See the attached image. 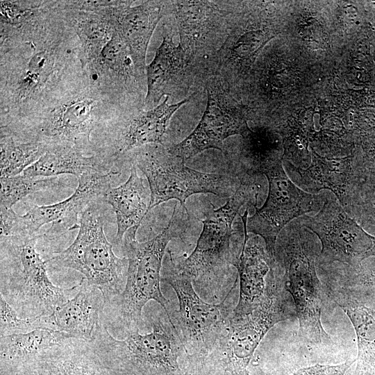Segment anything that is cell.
Returning a JSON list of instances; mask_svg holds the SVG:
<instances>
[{
	"label": "cell",
	"mask_w": 375,
	"mask_h": 375,
	"mask_svg": "<svg viewBox=\"0 0 375 375\" xmlns=\"http://www.w3.org/2000/svg\"><path fill=\"white\" fill-rule=\"evenodd\" d=\"M84 74L78 37L57 1L23 24H0L1 128L25 122Z\"/></svg>",
	"instance_id": "6da1fadb"
},
{
	"label": "cell",
	"mask_w": 375,
	"mask_h": 375,
	"mask_svg": "<svg viewBox=\"0 0 375 375\" xmlns=\"http://www.w3.org/2000/svg\"><path fill=\"white\" fill-rule=\"evenodd\" d=\"M121 110L85 73L31 118L6 132L22 141L44 142L49 148L69 147L95 155L97 139Z\"/></svg>",
	"instance_id": "7a4b0ae2"
},
{
	"label": "cell",
	"mask_w": 375,
	"mask_h": 375,
	"mask_svg": "<svg viewBox=\"0 0 375 375\" xmlns=\"http://www.w3.org/2000/svg\"><path fill=\"white\" fill-rule=\"evenodd\" d=\"M177 204L167 226L146 242L136 240L138 229L128 230L124 236L128 259L127 277L123 292L106 302L102 322L119 326L126 334L140 330L142 310L151 300L156 301L169 318V301L160 290V269L165 249L171 240L181 235L187 225L178 216Z\"/></svg>",
	"instance_id": "3957f363"
},
{
	"label": "cell",
	"mask_w": 375,
	"mask_h": 375,
	"mask_svg": "<svg viewBox=\"0 0 375 375\" xmlns=\"http://www.w3.org/2000/svg\"><path fill=\"white\" fill-rule=\"evenodd\" d=\"M151 332L140 330L117 340L101 322L91 342L96 353L112 375H183L180 360L187 356L182 339L167 313L151 316Z\"/></svg>",
	"instance_id": "277c9868"
},
{
	"label": "cell",
	"mask_w": 375,
	"mask_h": 375,
	"mask_svg": "<svg viewBox=\"0 0 375 375\" xmlns=\"http://www.w3.org/2000/svg\"><path fill=\"white\" fill-rule=\"evenodd\" d=\"M37 238H1L0 292L26 319L51 315L80 285L65 289L51 282L47 265L36 250Z\"/></svg>",
	"instance_id": "5b68a950"
},
{
	"label": "cell",
	"mask_w": 375,
	"mask_h": 375,
	"mask_svg": "<svg viewBox=\"0 0 375 375\" xmlns=\"http://www.w3.org/2000/svg\"><path fill=\"white\" fill-rule=\"evenodd\" d=\"M317 253L307 231L290 227L280 239L275 258L284 268L282 277L294 305L299 338L308 347H322L331 338L321 321L323 299L327 295L317 274Z\"/></svg>",
	"instance_id": "8992f818"
},
{
	"label": "cell",
	"mask_w": 375,
	"mask_h": 375,
	"mask_svg": "<svg viewBox=\"0 0 375 375\" xmlns=\"http://www.w3.org/2000/svg\"><path fill=\"white\" fill-rule=\"evenodd\" d=\"M74 242L65 250L45 260L55 269L69 268L81 273L103 294L106 303L120 294L126 285L127 258H119L104 233V219L94 203L81 213Z\"/></svg>",
	"instance_id": "52a82bcc"
},
{
	"label": "cell",
	"mask_w": 375,
	"mask_h": 375,
	"mask_svg": "<svg viewBox=\"0 0 375 375\" xmlns=\"http://www.w3.org/2000/svg\"><path fill=\"white\" fill-rule=\"evenodd\" d=\"M267 287V296L256 309L241 315L231 314L225 335L203 362L224 373L247 372L255 350L268 331L297 315L281 276L270 274Z\"/></svg>",
	"instance_id": "ba28073f"
},
{
	"label": "cell",
	"mask_w": 375,
	"mask_h": 375,
	"mask_svg": "<svg viewBox=\"0 0 375 375\" xmlns=\"http://www.w3.org/2000/svg\"><path fill=\"white\" fill-rule=\"evenodd\" d=\"M133 165L147 177L150 190L149 210L169 199H177L185 212V201L197 193L229 198L237 190L228 176L200 172L162 144H151L133 151Z\"/></svg>",
	"instance_id": "9c48e42d"
},
{
	"label": "cell",
	"mask_w": 375,
	"mask_h": 375,
	"mask_svg": "<svg viewBox=\"0 0 375 375\" xmlns=\"http://www.w3.org/2000/svg\"><path fill=\"white\" fill-rule=\"evenodd\" d=\"M250 192L249 186L241 183L224 206L215 209L210 203L194 251L178 265L174 263L197 288L216 282L228 266L235 267L242 249L231 246L232 225Z\"/></svg>",
	"instance_id": "30bf717a"
},
{
	"label": "cell",
	"mask_w": 375,
	"mask_h": 375,
	"mask_svg": "<svg viewBox=\"0 0 375 375\" xmlns=\"http://www.w3.org/2000/svg\"><path fill=\"white\" fill-rule=\"evenodd\" d=\"M163 281L175 291L178 310L172 312L169 319L179 333L187 356L192 360H203L225 335L233 309L225 299L219 303H209L197 293L191 278L174 267Z\"/></svg>",
	"instance_id": "8fae6325"
},
{
	"label": "cell",
	"mask_w": 375,
	"mask_h": 375,
	"mask_svg": "<svg viewBox=\"0 0 375 375\" xmlns=\"http://www.w3.org/2000/svg\"><path fill=\"white\" fill-rule=\"evenodd\" d=\"M261 174L268 180V195L260 208L248 217L247 210L240 217L248 233L262 237L266 251L275 261L276 244L281 231L292 219L306 213L320 210L326 199L297 187L285 173L282 160L269 165Z\"/></svg>",
	"instance_id": "7c38bea8"
},
{
	"label": "cell",
	"mask_w": 375,
	"mask_h": 375,
	"mask_svg": "<svg viewBox=\"0 0 375 375\" xmlns=\"http://www.w3.org/2000/svg\"><path fill=\"white\" fill-rule=\"evenodd\" d=\"M179 44L188 57L215 75V57L223 45L240 1L174 0Z\"/></svg>",
	"instance_id": "4fadbf2b"
},
{
	"label": "cell",
	"mask_w": 375,
	"mask_h": 375,
	"mask_svg": "<svg viewBox=\"0 0 375 375\" xmlns=\"http://www.w3.org/2000/svg\"><path fill=\"white\" fill-rule=\"evenodd\" d=\"M259 8L240 1L226 40L215 57V75L231 93L246 78L261 49L275 35L269 17Z\"/></svg>",
	"instance_id": "5bb4252c"
},
{
	"label": "cell",
	"mask_w": 375,
	"mask_h": 375,
	"mask_svg": "<svg viewBox=\"0 0 375 375\" xmlns=\"http://www.w3.org/2000/svg\"><path fill=\"white\" fill-rule=\"evenodd\" d=\"M205 90L207 104L197 126L180 143L168 147L185 162L209 149L224 151V140L250 131L247 124L250 109L233 98L218 76L210 78Z\"/></svg>",
	"instance_id": "9a60e30c"
},
{
	"label": "cell",
	"mask_w": 375,
	"mask_h": 375,
	"mask_svg": "<svg viewBox=\"0 0 375 375\" xmlns=\"http://www.w3.org/2000/svg\"><path fill=\"white\" fill-rule=\"evenodd\" d=\"M199 92L175 103L166 97L156 107L147 110L133 108L121 110L108 124L96 141V153L109 162L144 145L162 144L174 114L191 101Z\"/></svg>",
	"instance_id": "2e32d148"
},
{
	"label": "cell",
	"mask_w": 375,
	"mask_h": 375,
	"mask_svg": "<svg viewBox=\"0 0 375 375\" xmlns=\"http://www.w3.org/2000/svg\"><path fill=\"white\" fill-rule=\"evenodd\" d=\"M303 224L320 240L319 265L335 262L355 266L375 256V236L366 232L334 199H326L317 215H305Z\"/></svg>",
	"instance_id": "e0dca14e"
},
{
	"label": "cell",
	"mask_w": 375,
	"mask_h": 375,
	"mask_svg": "<svg viewBox=\"0 0 375 375\" xmlns=\"http://www.w3.org/2000/svg\"><path fill=\"white\" fill-rule=\"evenodd\" d=\"M212 76L208 69L191 60L180 44H176L169 32H164L153 59L146 67L144 108L156 107L164 97L181 101L192 94L190 92L199 93Z\"/></svg>",
	"instance_id": "ac0fdd59"
},
{
	"label": "cell",
	"mask_w": 375,
	"mask_h": 375,
	"mask_svg": "<svg viewBox=\"0 0 375 375\" xmlns=\"http://www.w3.org/2000/svg\"><path fill=\"white\" fill-rule=\"evenodd\" d=\"M111 171L90 172L78 178V186L68 198L50 205H34L24 215L12 208L3 210L0 215L1 236L3 238L35 237L44 224L62 220L71 215L80 213L96 198L104 196L111 188Z\"/></svg>",
	"instance_id": "d6986e66"
},
{
	"label": "cell",
	"mask_w": 375,
	"mask_h": 375,
	"mask_svg": "<svg viewBox=\"0 0 375 375\" xmlns=\"http://www.w3.org/2000/svg\"><path fill=\"white\" fill-rule=\"evenodd\" d=\"M84 72L101 92L123 109L144 108L147 85L138 78L130 51L115 31Z\"/></svg>",
	"instance_id": "ffe728a7"
},
{
	"label": "cell",
	"mask_w": 375,
	"mask_h": 375,
	"mask_svg": "<svg viewBox=\"0 0 375 375\" xmlns=\"http://www.w3.org/2000/svg\"><path fill=\"white\" fill-rule=\"evenodd\" d=\"M109 11L115 31L130 51L139 79L147 85L148 45L160 20L172 15L171 1L112 0Z\"/></svg>",
	"instance_id": "44dd1931"
},
{
	"label": "cell",
	"mask_w": 375,
	"mask_h": 375,
	"mask_svg": "<svg viewBox=\"0 0 375 375\" xmlns=\"http://www.w3.org/2000/svg\"><path fill=\"white\" fill-rule=\"evenodd\" d=\"M300 176L306 192L316 194L326 189L335 195L346 210L359 188L370 174L353 156L328 158L312 149L310 165L305 169L293 167Z\"/></svg>",
	"instance_id": "7402d4cb"
},
{
	"label": "cell",
	"mask_w": 375,
	"mask_h": 375,
	"mask_svg": "<svg viewBox=\"0 0 375 375\" xmlns=\"http://www.w3.org/2000/svg\"><path fill=\"white\" fill-rule=\"evenodd\" d=\"M76 294L51 315L36 319L37 328L66 333L72 338L92 341L101 322L106 305L102 292L85 278Z\"/></svg>",
	"instance_id": "603a6c76"
},
{
	"label": "cell",
	"mask_w": 375,
	"mask_h": 375,
	"mask_svg": "<svg viewBox=\"0 0 375 375\" xmlns=\"http://www.w3.org/2000/svg\"><path fill=\"white\" fill-rule=\"evenodd\" d=\"M112 1H57V7L78 37L84 67L99 56L115 28L109 12Z\"/></svg>",
	"instance_id": "cb8c5ba5"
},
{
	"label": "cell",
	"mask_w": 375,
	"mask_h": 375,
	"mask_svg": "<svg viewBox=\"0 0 375 375\" xmlns=\"http://www.w3.org/2000/svg\"><path fill=\"white\" fill-rule=\"evenodd\" d=\"M244 235L241 253L235 267L240 292L238 303L232 312L234 315L249 313L263 303L268 293L267 276L276 262L258 240L250 238L244 226Z\"/></svg>",
	"instance_id": "d4e9b609"
},
{
	"label": "cell",
	"mask_w": 375,
	"mask_h": 375,
	"mask_svg": "<svg viewBox=\"0 0 375 375\" xmlns=\"http://www.w3.org/2000/svg\"><path fill=\"white\" fill-rule=\"evenodd\" d=\"M28 375H112L90 341L69 338L45 352Z\"/></svg>",
	"instance_id": "484cf974"
},
{
	"label": "cell",
	"mask_w": 375,
	"mask_h": 375,
	"mask_svg": "<svg viewBox=\"0 0 375 375\" xmlns=\"http://www.w3.org/2000/svg\"><path fill=\"white\" fill-rule=\"evenodd\" d=\"M0 338L1 369L24 372H28L45 352L72 338L66 333L44 328Z\"/></svg>",
	"instance_id": "4316f807"
},
{
	"label": "cell",
	"mask_w": 375,
	"mask_h": 375,
	"mask_svg": "<svg viewBox=\"0 0 375 375\" xmlns=\"http://www.w3.org/2000/svg\"><path fill=\"white\" fill-rule=\"evenodd\" d=\"M103 197L116 215L115 243L119 244L128 230L138 229L149 210L150 190L138 176L137 167L133 165L127 181L117 187L110 188Z\"/></svg>",
	"instance_id": "83f0119b"
},
{
	"label": "cell",
	"mask_w": 375,
	"mask_h": 375,
	"mask_svg": "<svg viewBox=\"0 0 375 375\" xmlns=\"http://www.w3.org/2000/svg\"><path fill=\"white\" fill-rule=\"evenodd\" d=\"M340 265L324 279L327 297L333 301H355L375 310V256L355 266Z\"/></svg>",
	"instance_id": "f1b7e54d"
},
{
	"label": "cell",
	"mask_w": 375,
	"mask_h": 375,
	"mask_svg": "<svg viewBox=\"0 0 375 375\" xmlns=\"http://www.w3.org/2000/svg\"><path fill=\"white\" fill-rule=\"evenodd\" d=\"M110 165L99 156H88L72 147L58 146L49 148L22 174L35 178L72 174L78 178L90 172H110Z\"/></svg>",
	"instance_id": "f546056e"
},
{
	"label": "cell",
	"mask_w": 375,
	"mask_h": 375,
	"mask_svg": "<svg viewBox=\"0 0 375 375\" xmlns=\"http://www.w3.org/2000/svg\"><path fill=\"white\" fill-rule=\"evenodd\" d=\"M349 318L357 338L356 375H375V310L357 302L335 299Z\"/></svg>",
	"instance_id": "4dcf8cb0"
},
{
	"label": "cell",
	"mask_w": 375,
	"mask_h": 375,
	"mask_svg": "<svg viewBox=\"0 0 375 375\" xmlns=\"http://www.w3.org/2000/svg\"><path fill=\"white\" fill-rule=\"evenodd\" d=\"M0 136L1 178L19 175L49 149L44 142L19 140L6 132Z\"/></svg>",
	"instance_id": "1f68e13d"
},
{
	"label": "cell",
	"mask_w": 375,
	"mask_h": 375,
	"mask_svg": "<svg viewBox=\"0 0 375 375\" xmlns=\"http://www.w3.org/2000/svg\"><path fill=\"white\" fill-rule=\"evenodd\" d=\"M278 143L267 129H250L242 135L240 153L249 174H261L267 165L282 160L283 156L278 155Z\"/></svg>",
	"instance_id": "d6a6232c"
},
{
	"label": "cell",
	"mask_w": 375,
	"mask_h": 375,
	"mask_svg": "<svg viewBox=\"0 0 375 375\" xmlns=\"http://www.w3.org/2000/svg\"><path fill=\"white\" fill-rule=\"evenodd\" d=\"M59 181L57 176L38 178L24 174L1 178L0 208H12L26 196L58 186Z\"/></svg>",
	"instance_id": "836d02e7"
},
{
	"label": "cell",
	"mask_w": 375,
	"mask_h": 375,
	"mask_svg": "<svg viewBox=\"0 0 375 375\" xmlns=\"http://www.w3.org/2000/svg\"><path fill=\"white\" fill-rule=\"evenodd\" d=\"M347 210L362 224L375 222V175L362 184Z\"/></svg>",
	"instance_id": "e575fe53"
},
{
	"label": "cell",
	"mask_w": 375,
	"mask_h": 375,
	"mask_svg": "<svg viewBox=\"0 0 375 375\" xmlns=\"http://www.w3.org/2000/svg\"><path fill=\"white\" fill-rule=\"evenodd\" d=\"M35 319L22 317L0 294V335L1 336L27 333L35 329Z\"/></svg>",
	"instance_id": "d590c367"
},
{
	"label": "cell",
	"mask_w": 375,
	"mask_h": 375,
	"mask_svg": "<svg viewBox=\"0 0 375 375\" xmlns=\"http://www.w3.org/2000/svg\"><path fill=\"white\" fill-rule=\"evenodd\" d=\"M354 360H348L337 365L315 364L296 370L292 375H345Z\"/></svg>",
	"instance_id": "8d00e7d4"
},
{
	"label": "cell",
	"mask_w": 375,
	"mask_h": 375,
	"mask_svg": "<svg viewBox=\"0 0 375 375\" xmlns=\"http://www.w3.org/2000/svg\"><path fill=\"white\" fill-rule=\"evenodd\" d=\"M183 375H224V374L204 365L189 362Z\"/></svg>",
	"instance_id": "74e56055"
},
{
	"label": "cell",
	"mask_w": 375,
	"mask_h": 375,
	"mask_svg": "<svg viewBox=\"0 0 375 375\" xmlns=\"http://www.w3.org/2000/svg\"><path fill=\"white\" fill-rule=\"evenodd\" d=\"M224 375H248V372H244V373H238V372H225Z\"/></svg>",
	"instance_id": "f35d334b"
},
{
	"label": "cell",
	"mask_w": 375,
	"mask_h": 375,
	"mask_svg": "<svg viewBox=\"0 0 375 375\" xmlns=\"http://www.w3.org/2000/svg\"><path fill=\"white\" fill-rule=\"evenodd\" d=\"M248 375H249V372H248ZM254 375H276V374H272V373H266V372H258L257 374H256Z\"/></svg>",
	"instance_id": "ab89813d"
}]
</instances>
